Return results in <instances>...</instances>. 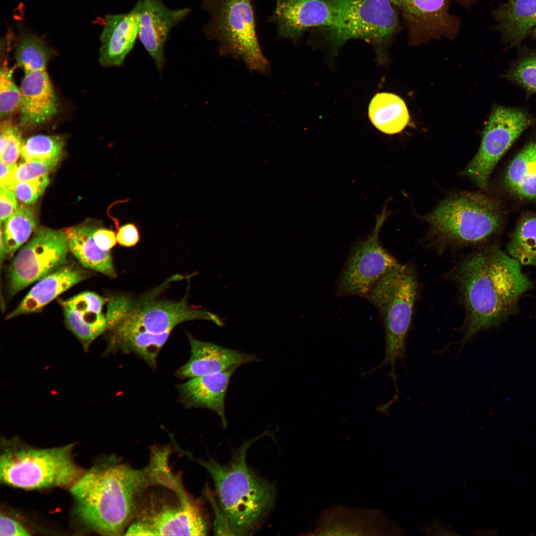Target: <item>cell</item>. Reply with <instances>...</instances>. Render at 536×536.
<instances>
[{"instance_id": "obj_1", "label": "cell", "mask_w": 536, "mask_h": 536, "mask_svg": "<svg viewBox=\"0 0 536 536\" xmlns=\"http://www.w3.org/2000/svg\"><path fill=\"white\" fill-rule=\"evenodd\" d=\"M466 309L463 346L479 332L499 325L534 287L521 265L496 246L484 248L459 264L454 272Z\"/></svg>"}, {"instance_id": "obj_2", "label": "cell", "mask_w": 536, "mask_h": 536, "mask_svg": "<svg viewBox=\"0 0 536 536\" xmlns=\"http://www.w3.org/2000/svg\"><path fill=\"white\" fill-rule=\"evenodd\" d=\"M161 482V469L153 460L141 469L104 461L84 472L70 487L75 514L84 526L99 534L121 535L135 518L143 492Z\"/></svg>"}, {"instance_id": "obj_3", "label": "cell", "mask_w": 536, "mask_h": 536, "mask_svg": "<svg viewBox=\"0 0 536 536\" xmlns=\"http://www.w3.org/2000/svg\"><path fill=\"white\" fill-rule=\"evenodd\" d=\"M259 438L244 443L226 465L220 464L211 458L206 461L198 459L182 450L211 475L217 503L229 521L233 535H249L253 532L274 502L273 485L258 476L247 464V451Z\"/></svg>"}, {"instance_id": "obj_4", "label": "cell", "mask_w": 536, "mask_h": 536, "mask_svg": "<svg viewBox=\"0 0 536 536\" xmlns=\"http://www.w3.org/2000/svg\"><path fill=\"white\" fill-rule=\"evenodd\" d=\"M417 290V279L412 267L400 264L376 284L366 298L378 310L385 334L383 359L367 373L389 366V375L395 389L399 388L396 363L399 361L404 365L406 339Z\"/></svg>"}, {"instance_id": "obj_5", "label": "cell", "mask_w": 536, "mask_h": 536, "mask_svg": "<svg viewBox=\"0 0 536 536\" xmlns=\"http://www.w3.org/2000/svg\"><path fill=\"white\" fill-rule=\"evenodd\" d=\"M183 278L181 275H173L138 298L121 294L109 299L107 331L136 330L161 334L171 333L177 325L187 321L205 320L219 323L220 320L216 315L190 305L188 293L177 301L157 298L171 281Z\"/></svg>"}, {"instance_id": "obj_6", "label": "cell", "mask_w": 536, "mask_h": 536, "mask_svg": "<svg viewBox=\"0 0 536 536\" xmlns=\"http://www.w3.org/2000/svg\"><path fill=\"white\" fill-rule=\"evenodd\" d=\"M6 441L0 456L3 484L27 490L71 487L84 473L74 461L72 444L38 449Z\"/></svg>"}, {"instance_id": "obj_7", "label": "cell", "mask_w": 536, "mask_h": 536, "mask_svg": "<svg viewBox=\"0 0 536 536\" xmlns=\"http://www.w3.org/2000/svg\"><path fill=\"white\" fill-rule=\"evenodd\" d=\"M503 216L495 199L481 193L462 192L444 200L424 219L438 240L469 244L483 242L496 233Z\"/></svg>"}, {"instance_id": "obj_8", "label": "cell", "mask_w": 536, "mask_h": 536, "mask_svg": "<svg viewBox=\"0 0 536 536\" xmlns=\"http://www.w3.org/2000/svg\"><path fill=\"white\" fill-rule=\"evenodd\" d=\"M201 6L209 17L205 35L217 42L221 55L241 59L251 70L268 71V63L256 34L251 0H202Z\"/></svg>"}, {"instance_id": "obj_9", "label": "cell", "mask_w": 536, "mask_h": 536, "mask_svg": "<svg viewBox=\"0 0 536 536\" xmlns=\"http://www.w3.org/2000/svg\"><path fill=\"white\" fill-rule=\"evenodd\" d=\"M335 14L336 27L328 35L335 49L347 40H364L375 48L378 57L397 29L398 17L391 0H328Z\"/></svg>"}, {"instance_id": "obj_10", "label": "cell", "mask_w": 536, "mask_h": 536, "mask_svg": "<svg viewBox=\"0 0 536 536\" xmlns=\"http://www.w3.org/2000/svg\"><path fill=\"white\" fill-rule=\"evenodd\" d=\"M389 215L384 207L372 232L352 247L337 279V296L366 298L376 284L400 264L379 240L380 230Z\"/></svg>"}, {"instance_id": "obj_11", "label": "cell", "mask_w": 536, "mask_h": 536, "mask_svg": "<svg viewBox=\"0 0 536 536\" xmlns=\"http://www.w3.org/2000/svg\"><path fill=\"white\" fill-rule=\"evenodd\" d=\"M64 230L42 227L18 251L7 269L10 297L57 270L67 261L69 252Z\"/></svg>"}, {"instance_id": "obj_12", "label": "cell", "mask_w": 536, "mask_h": 536, "mask_svg": "<svg viewBox=\"0 0 536 536\" xmlns=\"http://www.w3.org/2000/svg\"><path fill=\"white\" fill-rule=\"evenodd\" d=\"M531 124L528 116L520 110L494 107L483 129L478 151L463 175L478 188L486 189L496 164Z\"/></svg>"}, {"instance_id": "obj_13", "label": "cell", "mask_w": 536, "mask_h": 536, "mask_svg": "<svg viewBox=\"0 0 536 536\" xmlns=\"http://www.w3.org/2000/svg\"><path fill=\"white\" fill-rule=\"evenodd\" d=\"M125 535L134 536H203L208 525L199 505L186 491L174 502L150 499L138 508Z\"/></svg>"}, {"instance_id": "obj_14", "label": "cell", "mask_w": 536, "mask_h": 536, "mask_svg": "<svg viewBox=\"0 0 536 536\" xmlns=\"http://www.w3.org/2000/svg\"><path fill=\"white\" fill-rule=\"evenodd\" d=\"M314 536H388L398 526L380 510L335 505L323 509L315 522Z\"/></svg>"}, {"instance_id": "obj_15", "label": "cell", "mask_w": 536, "mask_h": 536, "mask_svg": "<svg viewBox=\"0 0 536 536\" xmlns=\"http://www.w3.org/2000/svg\"><path fill=\"white\" fill-rule=\"evenodd\" d=\"M271 20L277 25L278 35L294 42L310 28H322L329 34L336 27L328 0H276Z\"/></svg>"}, {"instance_id": "obj_16", "label": "cell", "mask_w": 536, "mask_h": 536, "mask_svg": "<svg viewBox=\"0 0 536 536\" xmlns=\"http://www.w3.org/2000/svg\"><path fill=\"white\" fill-rule=\"evenodd\" d=\"M138 35L160 71L165 65L164 49L171 29L190 12L189 8L172 9L161 0H141Z\"/></svg>"}, {"instance_id": "obj_17", "label": "cell", "mask_w": 536, "mask_h": 536, "mask_svg": "<svg viewBox=\"0 0 536 536\" xmlns=\"http://www.w3.org/2000/svg\"><path fill=\"white\" fill-rule=\"evenodd\" d=\"M141 5L139 0L128 13L106 15L100 37L99 61L103 67L123 65L138 35Z\"/></svg>"}, {"instance_id": "obj_18", "label": "cell", "mask_w": 536, "mask_h": 536, "mask_svg": "<svg viewBox=\"0 0 536 536\" xmlns=\"http://www.w3.org/2000/svg\"><path fill=\"white\" fill-rule=\"evenodd\" d=\"M191 355L188 362L177 372L180 378H192L230 370L258 360L254 355L227 348L188 335Z\"/></svg>"}, {"instance_id": "obj_19", "label": "cell", "mask_w": 536, "mask_h": 536, "mask_svg": "<svg viewBox=\"0 0 536 536\" xmlns=\"http://www.w3.org/2000/svg\"><path fill=\"white\" fill-rule=\"evenodd\" d=\"M20 90L19 110L22 127H36L50 120L57 113V96L46 70L24 74Z\"/></svg>"}, {"instance_id": "obj_20", "label": "cell", "mask_w": 536, "mask_h": 536, "mask_svg": "<svg viewBox=\"0 0 536 536\" xmlns=\"http://www.w3.org/2000/svg\"><path fill=\"white\" fill-rule=\"evenodd\" d=\"M85 269L74 262H67L39 280L5 319L40 312L59 295L89 277L91 273Z\"/></svg>"}, {"instance_id": "obj_21", "label": "cell", "mask_w": 536, "mask_h": 536, "mask_svg": "<svg viewBox=\"0 0 536 536\" xmlns=\"http://www.w3.org/2000/svg\"><path fill=\"white\" fill-rule=\"evenodd\" d=\"M60 302L67 328L87 351L93 340L107 330L106 316L99 313L92 297L87 292Z\"/></svg>"}, {"instance_id": "obj_22", "label": "cell", "mask_w": 536, "mask_h": 536, "mask_svg": "<svg viewBox=\"0 0 536 536\" xmlns=\"http://www.w3.org/2000/svg\"><path fill=\"white\" fill-rule=\"evenodd\" d=\"M235 370L190 378L180 386L184 402L189 407L209 409L216 413L223 425L227 421L225 414V399L231 377Z\"/></svg>"}, {"instance_id": "obj_23", "label": "cell", "mask_w": 536, "mask_h": 536, "mask_svg": "<svg viewBox=\"0 0 536 536\" xmlns=\"http://www.w3.org/2000/svg\"><path fill=\"white\" fill-rule=\"evenodd\" d=\"M95 229L87 224L65 229L69 250L84 268L115 278L117 273L111 253L101 250L96 245L93 237Z\"/></svg>"}, {"instance_id": "obj_24", "label": "cell", "mask_w": 536, "mask_h": 536, "mask_svg": "<svg viewBox=\"0 0 536 536\" xmlns=\"http://www.w3.org/2000/svg\"><path fill=\"white\" fill-rule=\"evenodd\" d=\"M503 184L521 200H536V139L527 143L511 161Z\"/></svg>"}, {"instance_id": "obj_25", "label": "cell", "mask_w": 536, "mask_h": 536, "mask_svg": "<svg viewBox=\"0 0 536 536\" xmlns=\"http://www.w3.org/2000/svg\"><path fill=\"white\" fill-rule=\"evenodd\" d=\"M495 16L504 38L519 42L536 26V0H509Z\"/></svg>"}, {"instance_id": "obj_26", "label": "cell", "mask_w": 536, "mask_h": 536, "mask_svg": "<svg viewBox=\"0 0 536 536\" xmlns=\"http://www.w3.org/2000/svg\"><path fill=\"white\" fill-rule=\"evenodd\" d=\"M368 116L375 127L388 134L401 132L410 119L404 101L399 96L387 92L378 93L373 97Z\"/></svg>"}, {"instance_id": "obj_27", "label": "cell", "mask_w": 536, "mask_h": 536, "mask_svg": "<svg viewBox=\"0 0 536 536\" xmlns=\"http://www.w3.org/2000/svg\"><path fill=\"white\" fill-rule=\"evenodd\" d=\"M109 332L108 351L120 349L126 352H134L153 366L159 351L170 334H155L136 330Z\"/></svg>"}, {"instance_id": "obj_28", "label": "cell", "mask_w": 536, "mask_h": 536, "mask_svg": "<svg viewBox=\"0 0 536 536\" xmlns=\"http://www.w3.org/2000/svg\"><path fill=\"white\" fill-rule=\"evenodd\" d=\"M413 28L431 30L445 28L448 0H391Z\"/></svg>"}, {"instance_id": "obj_29", "label": "cell", "mask_w": 536, "mask_h": 536, "mask_svg": "<svg viewBox=\"0 0 536 536\" xmlns=\"http://www.w3.org/2000/svg\"><path fill=\"white\" fill-rule=\"evenodd\" d=\"M507 250L521 265L536 268V213L521 217L507 244Z\"/></svg>"}, {"instance_id": "obj_30", "label": "cell", "mask_w": 536, "mask_h": 536, "mask_svg": "<svg viewBox=\"0 0 536 536\" xmlns=\"http://www.w3.org/2000/svg\"><path fill=\"white\" fill-rule=\"evenodd\" d=\"M37 225L32 208L22 205L4 221L0 228L7 257H11L30 237Z\"/></svg>"}, {"instance_id": "obj_31", "label": "cell", "mask_w": 536, "mask_h": 536, "mask_svg": "<svg viewBox=\"0 0 536 536\" xmlns=\"http://www.w3.org/2000/svg\"><path fill=\"white\" fill-rule=\"evenodd\" d=\"M52 53L51 49L41 38L26 33L22 34L17 41L15 56L17 65L25 74L46 70Z\"/></svg>"}, {"instance_id": "obj_32", "label": "cell", "mask_w": 536, "mask_h": 536, "mask_svg": "<svg viewBox=\"0 0 536 536\" xmlns=\"http://www.w3.org/2000/svg\"><path fill=\"white\" fill-rule=\"evenodd\" d=\"M64 138L58 135L38 134L23 141L21 151L22 161L61 158Z\"/></svg>"}, {"instance_id": "obj_33", "label": "cell", "mask_w": 536, "mask_h": 536, "mask_svg": "<svg viewBox=\"0 0 536 536\" xmlns=\"http://www.w3.org/2000/svg\"><path fill=\"white\" fill-rule=\"evenodd\" d=\"M13 70L7 61L2 64L0 70V115L1 119H7L19 110L21 92L12 77Z\"/></svg>"}, {"instance_id": "obj_34", "label": "cell", "mask_w": 536, "mask_h": 536, "mask_svg": "<svg viewBox=\"0 0 536 536\" xmlns=\"http://www.w3.org/2000/svg\"><path fill=\"white\" fill-rule=\"evenodd\" d=\"M61 158L36 159L23 161L15 165L14 168L6 183L0 188L9 189L15 183L36 179L47 175L54 170Z\"/></svg>"}, {"instance_id": "obj_35", "label": "cell", "mask_w": 536, "mask_h": 536, "mask_svg": "<svg viewBox=\"0 0 536 536\" xmlns=\"http://www.w3.org/2000/svg\"><path fill=\"white\" fill-rule=\"evenodd\" d=\"M0 139V161L15 164L21 155L23 140L18 128L7 118L1 120Z\"/></svg>"}, {"instance_id": "obj_36", "label": "cell", "mask_w": 536, "mask_h": 536, "mask_svg": "<svg viewBox=\"0 0 536 536\" xmlns=\"http://www.w3.org/2000/svg\"><path fill=\"white\" fill-rule=\"evenodd\" d=\"M50 182L48 175L33 180L15 183L9 190L14 194L17 200L24 204L36 202L43 194Z\"/></svg>"}, {"instance_id": "obj_37", "label": "cell", "mask_w": 536, "mask_h": 536, "mask_svg": "<svg viewBox=\"0 0 536 536\" xmlns=\"http://www.w3.org/2000/svg\"><path fill=\"white\" fill-rule=\"evenodd\" d=\"M511 77L529 91L536 92V56L520 62L513 70Z\"/></svg>"}, {"instance_id": "obj_38", "label": "cell", "mask_w": 536, "mask_h": 536, "mask_svg": "<svg viewBox=\"0 0 536 536\" xmlns=\"http://www.w3.org/2000/svg\"><path fill=\"white\" fill-rule=\"evenodd\" d=\"M207 496L212 504L215 513L214 531L217 535H233L229 521L224 513L219 507L217 502L212 495L207 492Z\"/></svg>"}, {"instance_id": "obj_39", "label": "cell", "mask_w": 536, "mask_h": 536, "mask_svg": "<svg viewBox=\"0 0 536 536\" xmlns=\"http://www.w3.org/2000/svg\"><path fill=\"white\" fill-rule=\"evenodd\" d=\"M17 201L10 190L0 188V223L5 221L17 209Z\"/></svg>"}, {"instance_id": "obj_40", "label": "cell", "mask_w": 536, "mask_h": 536, "mask_svg": "<svg viewBox=\"0 0 536 536\" xmlns=\"http://www.w3.org/2000/svg\"><path fill=\"white\" fill-rule=\"evenodd\" d=\"M29 532L18 521L5 515L0 516V536H30Z\"/></svg>"}, {"instance_id": "obj_41", "label": "cell", "mask_w": 536, "mask_h": 536, "mask_svg": "<svg viewBox=\"0 0 536 536\" xmlns=\"http://www.w3.org/2000/svg\"><path fill=\"white\" fill-rule=\"evenodd\" d=\"M117 242L124 247H132L139 240V234L136 226L128 223L121 226L116 234Z\"/></svg>"}, {"instance_id": "obj_42", "label": "cell", "mask_w": 536, "mask_h": 536, "mask_svg": "<svg viewBox=\"0 0 536 536\" xmlns=\"http://www.w3.org/2000/svg\"><path fill=\"white\" fill-rule=\"evenodd\" d=\"M93 237L96 245L103 251H110L117 242L115 232L104 228H95Z\"/></svg>"}, {"instance_id": "obj_43", "label": "cell", "mask_w": 536, "mask_h": 536, "mask_svg": "<svg viewBox=\"0 0 536 536\" xmlns=\"http://www.w3.org/2000/svg\"><path fill=\"white\" fill-rule=\"evenodd\" d=\"M15 164H7L0 161V186L5 185L10 177Z\"/></svg>"}, {"instance_id": "obj_44", "label": "cell", "mask_w": 536, "mask_h": 536, "mask_svg": "<svg viewBox=\"0 0 536 536\" xmlns=\"http://www.w3.org/2000/svg\"><path fill=\"white\" fill-rule=\"evenodd\" d=\"M534 32L535 35L536 36V26L535 27Z\"/></svg>"}]
</instances>
